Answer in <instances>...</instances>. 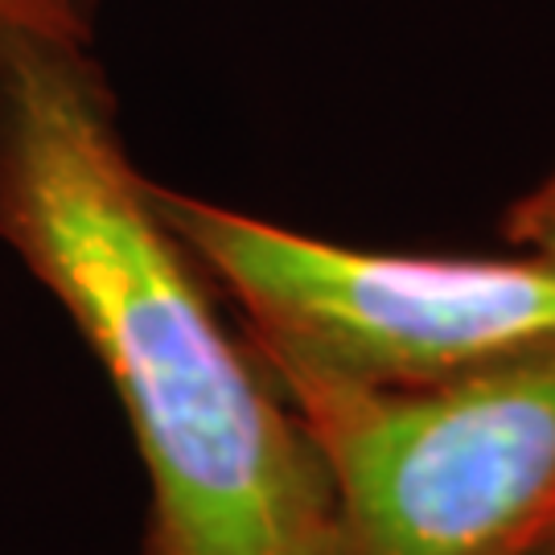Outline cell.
<instances>
[{
	"label": "cell",
	"mask_w": 555,
	"mask_h": 555,
	"mask_svg": "<svg viewBox=\"0 0 555 555\" xmlns=\"http://www.w3.org/2000/svg\"><path fill=\"white\" fill-rule=\"evenodd\" d=\"M0 238L116 387L149 555H337L325 465L128 157L82 0H0Z\"/></svg>",
	"instance_id": "1"
},
{
	"label": "cell",
	"mask_w": 555,
	"mask_h": 555,
	"mask_svg": "<svg viewBox=\"0 0 555 555\" xmlns=\"http://www.w3.org/2000/svg\"><path fill=\"white\" fill-rule=\"evenodd\" d=\"M263 366L325 465L337 555H535L555 535V341L428 387Z\"/></svg>",
	"instance_id": "2"
},
{
	"label": "cell",
	"mask_w": 555,
	"mask_h": 555,
	"mask_svg": "<svg viewBox=\"0 0 555 555\" xmlns=\"http://www.w3.org/2000/svg\"><path fill=\"white\" fill-rule=\"evenodd\" d=\"M153 198L238 305L259 362L354 387H428L555 341V259L358 251L165 185Z\"/></svg>",
	"instance_id": "3"
},
{
	"label": "cell",
	"mask_w": 555,
	"mask_h": 555,
	"mask_svg": "<svg viewBox=\"0 0 555 555\" xmlns=\"http://www.w3.org/2000/svg\"><path fill=\"white\" fill-rule=\"evenodd\" d=\"M502 231L518 251L555 259V169L506 210Z\"/></svg>",
	"instance_id": "4"
},
{
	"label": "cell",
	"mask_w": 555,
	"mask_h": 555,
	"mask_svg": "<svg viewBox=\"0 0 555 555\" xmlns=\"http://www.w3.org/2000/svg\"><path fill=\"white\" fill-rule=\"evenodd\" d=\"M535 555H555V535L552 539H547V543H543V547H539V552Z\"/></svg>",
	"instance_id": "5"
}]
</instances>
